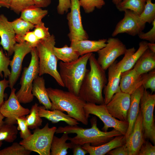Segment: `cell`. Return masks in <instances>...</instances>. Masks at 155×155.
Masks as SVG:
<instances>
[{
  "label": "cell",
  "mask_w": 155,
  "mask_h": 155,
  "mask_svg": "<svg viewBox=\"0 0 155 155\" xmlns=\"http://www.w3.org/2000/svg\"><path fill=\"white\" fill-rule=\"evenodd\" d=\"M88 61L90 69L87 70L78 95L86 102L104 104L102 92L107 82L105 71L98 64L93 53Z\"/></svg>",
  "instance_id": "1"
},
{
  "label": "cell",
  "mask_w": 155,
  "mask_h": 155,
  "mask_svg": "<svg viewBox=\"0 0 155 155\" xmlns=\"http://www.w3.org/2000/svg\"><path fill=\"white\" fill-rule=\"evenodd\" d=\"M90 122L91 127L90 128H83L78 125L60 126L57 128L55 133H75V136L69 138L68 140L73 144L82 146L89 143L94 146L103 144L116 136L123 135L119 131L114 129L109 131L100 130L97 127L96 117H93L91 119Z\"/></svg>",
  "instance_id": "2"
},
{
  "label": "cell",
  "mask_w": 155,
  "mask_h": 155,
  "mask_svg": "<svg viewBox=\"0 0 155 155\" xmlns=\"http://www.w3.org/2000/svg\"><path fill=\"white\" fill-rule=\"evenodd\" d=\"M51 103V110L65 111L71 117L87 125L89 117L84 109L86 102L79 95L69 91L49 88H46Z\"/></svg>",
  "instance_id": "3"
},
{
  "label": "cell",
  "mask_w": 155,
  "mask_h": 155,
  "mask_svg": "<svg viewBox=\"0 0 155 155\" xmlns=\"http://www.w3.org/2000/svg\"><path fill=\"white\" fill-rule=\"evenodd\" d=\"M92 53L81 56L77 59L68 63L61 61L59 74L68 91L78 95L79 90L87 69L86 66Z\"/></svg>",
  "instance_id": "4"
},
{
  "label": "cell",
  "mask_w": 155,
  "mask_h": 155,
  "mask_svg": "<svg viewBox=\"0 0 155 155\" xmlns=\"http://www.w3.org/2000/svg\"><path fill=\"white\" fill-rule=\"evenodd\" d=\"M55 43V36L52 34L47 38L40 40L36 46L39 60V75L49 74L60 86L64 87L57 69L58 60L54 52Z\"/></svg>",
  "instance_id": "5"
},
{
  "label": "cell",
  "mask_w": 155,
  "mask_h": 155,
  "mask_svg": "<svg viewBox=\"0 0 155 155\" xmlns=\"http://www.w3.org/2000/svg\"><path fill=\"white\" fill-rule=\"evenodd\" d=\"M57 128L55 126L49 127L47 123L42 128L34 129L33 134L19 143L26 149L40 155H50L51 145Z\"/></svg>",
  "instance_id": "6"
},
{
  "label": "cell",
  "mask_w": 155,
  "mask_h": 155,
  "mask_svg": "<svg viewBox=\"0 0 155 155\" xmlns=\"http://www.w3.org/2000/svg\"><path fill=\"white\" fill-rule=\"evenodd\" d=\"M31 58L28 67L23 69L20 84L21 87L16 93L20 103L27 104L33 100L34 96L32 93L33 83L34 79L39 75V60L36 47L31 51Z\"/></svg>",
  "instance_id": "7"
},
{
  "label": "cell",
  "mask_w": 155,
  "mask_h": 155,
  "mask_svg": "<svg viewBox=\"0 0 155 155\" xmlns=\"http://www.w3.org/2000/svg\"><path fill=\"white\" fill-rule=\"evenodd\" d=\"M155 106V94L150 93L145 89L141 98L140 109L142 116L145 139L155 144V124L154 111Z\"/></svg>",
  "instance_id": "8"
},
{
  "label": "cell",
  "mask_w": 155,
  "mask_h": 155,
  "mask_svg": "<svg viewBox=\"0 0 155 155\" xmlns=\"http://www.w3.org/2000/svg\"><path fill=\"white\" fill-rule=\"evenodd\" d=\"M84 109L89 117L90 114L93 115L102 121L104 125L102 129V131H107L109 128L112 127L123 135L126 134L128 126V121H121L113 117L107 111L105 105L86 102Z\"/></svg>",
  "instance_id": "9"
},
{
  "label": "cell",
  "mask_w": 155,
  "mask_h": 155,
  "mask_svg": "<svg viewBox=\"0 0 155 155\" xmlns=\"http://www.w3.org/2000/svg\"><path fill=\"white\" fill-rule=\"evenodd\" d=\"M127 49L125 45L119 38H109L105 46L97 52V62L106 71L117 58L124 54Z\"/></svg>",
  "instance_id": "10"
},
{
  "label": "cell",
  "mask_w": 155,
  "mask_h": 155,
  "mask_svg": "<svg viewBox=\"0 0 155 155\" xmlns=\"http://www.w3.org/2000/svg\"><path fill=\"white\" fill-rule=\"evenodd\" d=\"M70 0V11L67 16L69 29L68 36L70 41L88 39V35L82 24L79 1Z\"/></svg>",
  "instance_id": "11"
},
{
  "label": "cell",
  "mask_w": 155,
  "mask_h": 155,
  "mask_svg": "<svg viewBox=\"0 0 155 155\" xmlns=\"http://www.w3.org/2000/svg\"><path fill=\"white\" fill-rule=\"evenodd\" d=\"M124 12V17L117 24L112 34L113 37L123 33L134 36L142 32L145 28L146 24L141 20L139 15L128 9Z\"/></svg>",
  "instance_id": "12"
},
{
  "label": "cell",
  "mask_w": 155,
  "mask_h": 155,
  "mask_svg": "<svg viewBox=\"0 0 155 155\" xmlns=\"http://www.w3.org/2000/svg\"><path fill=\"white\" fill-rule=\"evenodd\" d=\"M11 90L9 98L0 108V112L6 118L5 123L15 124L17 123V118L28 115L30 110L21 105L16 95V89L13 88Z\"/></svg>",
  "instance_id": "13"
},
{
  "label": "cell",
  "mask_w": 155,
  "mask_h": 155,
  "mask_svg": "<svg viewBox=\"0 0 155 155\" xmlns=\"http://www.w3.org/2000/svg\"><path fill=\"white\" fill-rule=\"evenodd\" d=\"M32 48L25 42L16 43L14 48V55L9 65L11 70L9 76V87L12 89L20 76L24 58L31 52Z\"/></svg>",
  "instance_id": "14"
},
{
  "label": "cell",
  "mask_w": 155,
  "mask_h": 155,
  "mask_svg": "<svg viewBox=\"0 0 155 155\" xmlns=\"http://www.w3.org/2000/svg\"><path fill=\"white\" fill-rule=\"evenodd\" d=\"M130 103V95L122 92L116 93L106 105V108L114 118L127 121V115Z\"/></svg>",
  "instance_id": "15"
},
{
  "label": "cell",
  "mask_w": 155,
  "mask_h": 155,
  "mask_svg": "<svg viewBox=\"0 0 155 155\" xmlns=\"http://www.w3.org/2000/svg\"><path fill=\"white\" fill-rule=\"evenodd\" d=\"M142 122V116L140 109L133 130L126 140L129 155H137L142 144L145 141Z\"/></svg>",
  "instance_id": "16"
},
{
  "label": "cell",
  "mask_w": 155,
  "mask_h": 155,
  "mask_svg": "<svg viewBox=\"0 0 155 155\" xmlns=\"http://www.w3.org/2000/svg\"><path fill=\"white\" fill-rule=\"evenodd\" d=\"M16 36L10 22L4 14H0V44L7 52L8 57L14 53V46L16 43Z\"/></svg>",
  "instance_id": "17"
},
{
  "label": "cell",
  "mask_w": 155,
  "mask_h": 155,
  "mask_svg": "<svg viewBox=\"0 0 155 155\" xmlns=\"http://www.w3.org/2000/svg\"><path fill=\"white\" fill-rule=\"evenodd\" d=\"M147 73L139 74L133 68L121 73L119 84L121 91L131 94L143 86Z\"/></svg>",
  "instance_id": "18"
},
{
  "label": "cell",
  "mask_w": 155,
  "mask_h": 155,
  "mask_svg": "<svg viewBox=\"0 0 155 155\" xmlns=\"http://www.w3.org/2000/svg\"><path fill=\"white\" fill-rule=\"evenodd\" d=\"M117 63L115 61L108 69L107 82L103 91L105 105L110 101L115 94L121 91L119 84L121 72L118 69Z\"/></svg>",
  "instance_id": "19"
},
{
  "label": "cell",
  "mask_w": 155,
  "mask_h": 155,
  "mask_svg": "<svg viewBox=\"0 0 155 155\" xmlns=\"http://www.w3.org/2000/svg\"><path fill=\"white\" fill-rule=\"evenodd\" d=\"M148 48V42L142 41L139 43V47L136 51L134 47L127 49L122 59L116 64L121 73L132 69L143 53Z\"/></svg>",
  "instance_id": "20"
},
{
  "label": "cell",
  "mask_w": 155,
  "mask_h": 155,
  "mask_svg": "<svg viewBox=\"0 0 155 155\" xmlns=\"http://www.w3.org/2000/svg\"><path fill=\"white\" fill-rule=\"evenodd\" d=\"M144 88L140 86L130 94V103L127 115L128 129L125 135L126 140L131 133L140 110V102Z\"/></svg>",
  "instance_id": "21"
},
{
  "label": "cell",
  "mask_w": 155,
  "mask_h": 155,
  "mask_svg": "<svg viewBox=\"0 0 155 155\" xmlns=\"http://www.w3.org/2000/svg\"><path fill=\"white\" fill-rule=\"evenodd\" d=\"M126 143L124 135L115 137L113 139L103 144L98 146H91L90 144H86L82 146L90 155H104L110 151L121 146Z\"/></svg>",
  "instance_id": "22"
},
{
  "label": "cell",
  "mask_w": 155,
  "mask_h": 155,
  "mask_svg": "<svg viewBox=\"0 0 155 155\" xmlns=\"http://www.w3.org/2000/svg\"><path fill=\"white\" fill-rule=\"evenodd\" d=\"M106 41L105 39L97 40H73L71 41L70 46L78 51L81 56L88 53L97 52L105 46Z\"/></svg>",
  "instance_id": "23"
},
{
  "label": "cell",
  "mask_w": 155,
  "mask_h": 155,
  "mask_svg": "<svg viewBox=\"0 0 155 155\" xmlns=\"http://www.w3.org/2000/svg\"><path fill=\"white\" fill-rule=\"evenodd\" d=\"M38 112L41 117L45 118L53 123L63 121L69 125H76L79 124L76 120L59 110H49L46 109L43 106H38Z\"/></svg>",
  "instance_id": "24"
},
{
  "label": "cell",
  "mask_w": 155,
  "mask_h": 155,
  "mask_svg": "<svg viewBox=\"0 0 155 155\" xmlns=\"http://www.w3.org/2000/svg\"><path fill=\"white\" fill-rule=\"evenodd\" d=\"M32 93L37 98L40 103L46 109H51V103L45 86V80L43 77L38 75L34 80Z\"/></svg>",
  "instance_id": "25"
},
{
  "label": "cell",
  "mask_w": 155,
  "mask_h": 155,
  "mask_svg": "<svg viewBox=\"0 0 155 155\" xmlns=\"http://www.w3.org/2000/svg\"><path fill=\"white\" fill-rule=\"evenodd\" d=\"M133 68L139 74L147 73L155 69V53L148 48L143 53Z\"/></svg>",
  "instance_id": "26"
},
{
  "label": "cell",
  "mask_w": 155,
  "mask_h": 155,
  "mask_svg": "<svg viewBox=\"0 0 155 155\" xmlns=\"http://www.w3.org/2000/svg\"><path fill=\"white\" fill-rule=\"evenodd\" d=\"M69 137L68 134L63 133L60 137L54 135L50 148V155H66L68 153L67 150L72 149L73 144L67 143Z\"/></svg>",
  "instance_id": "27"
},
{
  "label": "cell",
  "mask_w": 155,
  "mask_h": 155,
  "mask_svg": "<svg viewBox=\"0 0 155 155\" xmlns=\"http://www.w3.org/2000/svg\"><path fill=\"white\" fill-rule=\"evenodd\" d=\"M48 13L47 10L34 6L22 11L20 18L35 25L41 22Z\"/></svg>",
  "instance_id": "28"
},
{
  "label": "cell",
  "mask_w": 155,
  "mask_h": 155,
  "mask_svg": "<svg viewBox=\"0 0 155 155\" xmlns=\"http://www.w3.org/2000/svg\"><path fill=\"white\" fill-rule=\"evenodd\" d=\"M54 52L58 60L64 63H68L78 59L80 55L79 52L72 47L65 44L61 48L55 46Z\"/></svg>",
  "instance_id": "29"
},
{
  "label": "cell",
  "mask_w": 155,
  "mask_h": 155,
  "mask_svg": "<svg viewBox=\"0 0 155 155\" xmlns=\"http://www.w3.org/2000/svg\"><path fill=\"white\" fill-rule=\"evenodd\" d=\"M146 1V0H123L116 6L119 11H124L128 9L139 15L144 10Z\"/></svg>",
  "instance_id": "30"
},
{
  "label": "cell",
  "mask_w": 155,
  "mask_h": 155,
  "mask_svg": "<svg viewBox=\"0 0 155 155\" xmlns=\"http://www.w3.org/2000/svg\"><path fill=\"white\" fill-rule=\"evenodd\" d=\"M18 130L14 124L5 123L0 127V141L13 142L17 137Z\"/></svg>",
  "instance_id": "31"
},
{
  "label": "cell",
  "mask_w": 155,
  "mask_h": 155,
  "mask_svg": "<svg viewBox=\"0 0 155 155\" xmlns=\"http://www.w3.org/2000/svg\"><path fill=\"white\" fill-rule=\"evenodd\" d=\"M10 22L16 34V39L23 36L35 27V25L20 17Z\"/></svg>",
  "instance_id": "32"
},
{
  "label": "cell",
  "mask_w": 155,
  "mask_h": 155,
  "mask_svg": "<svg viewBox=\"0 0 155 155\" xmlns=\"http://www.w3.org/2000/svg\"><path fill=\"white\" fill-rule=\"evenodd\" d=\"M38 104L35 103L32 106L29 114L26 117L29 129H35L42 125V120L38 114Z\"/></svg>",
  "instance_id": "33"
},
{
  "label": "cell",
  "mask_w": 155,
  "mask_h": 155,
  "mask_svg": "<svg viewBox=\"0 0 155 155\" xmlns=\"http://www.w3.org/2000/svg\"><path fill=\"white\" fill-rule=\"evenodd\" d=\"M139 17L145 24H151L155 20V4L152 2V0H146L144 10Z\"/></svg>",
  "instance_id": "34"
},
{
  "label": "cell",
  "mask_w": 155,
  "mask_h": 155,
  "mask_svg": "<svg viewBox=\"0 0 155 155\" xmlns=\"http://www.w3.org/2000/svg\"><path fill=\"white\" fill-rule=\"evenodd\" d=\"M31 152L19 143L15 142L11 146L0 150V155H30Z\"/></svg>",
  "instance_id": "35"
},
{
  "label": "cell",
  "mask_w": 155,
  "mask_h": 155,
  "mask_svg": "<svg viewBox=\"0 0 155 155\" xmlns=\"http://www.w3.org/2000/svg\"><path fill=\"white\" fill-rule=\"evenodd\" d=\"M80 6L85 13L92 12L95 8L100 9L105 4L104 0H79Z\"/></svg>",
  "instance_id": "36"
},
{
  "label": "cell",
  "mask_w": 155,
  "mask_h": 155,
  "mask_svg": "<svg viewBox=\"0 0 155 155\" xmlns=\"http://www.w3.org/2000/svg\"><path fill=\"white\" fill-rule=\"evenodd\" d=\"M34 6L33 0H12L9 8L19 14L24 10Z\"/></svg>",
  "instance_id": "37"
},
{
  "label": "cell",
  "mask_w": 155,
  "mask_h": 155,
  "mask_svg": "<svg viewBox=\"0 0 155 155\" xmlns=\"http://www.w3.org/2000/svg\"><path fill=\"white\" fill-rule=\"evenodd\" d=\"M11 60L10 58L5 55L3 49H0V77H3L2 73H4V78H7L10 75L11 71L8 68Z\"/></svg>",
  "instance_id": "38"
},
{
  "label": "cell",
  "mask_w": 155,
  "mask_h": 155,
  "mask_svg": "<svg viewBox=\"0 0 155 155\" xmlns=\"http://www.w3.org/2000/svg\"><path fill=\"white\" fill-rule=\"evenodd\" d=\"M17 127L18 130H20V137L22 139H25L32 134L29 129L25 116H21L16 118Z\"/></svg>",
  "instance_id": "39"
},
{
  "label": "cell",
  "mask_w": 155,
  "mask_h": 155,
  "mask_svg": "<svg viewBox=\"0 0 155 155\" xmlns=\"http://www.w3.org/2000/svg\"><path fill=\"white\" fill-rule=\"evenodd\" d=\"M33 31L39 40L45 39L51 35L49 31V28L46 27L44 23L42 22L35 25Z\"/></svg>",
  "instance_id": "40"
},
{
  "label": "cell",
  "mask_w": 155,
  "mask_h": 155,
  "mask_svg": "<svg viewBox=\"0 0 155 155\" xmlns=\"http://www.w3.org/2000/svg\"><path fill=\"white\" fill-rule=\"evenodd\" d=\"M16 40L18 43L25 42L33 48L36 47L40 40L36 37L33 31H29L23 36L16 38Z\"/></svg>",
  "instance_id": "41"
},
{
  "label": "cell",
  "mask_w": 155,
  "mask_h": 155,
  "mask_svg": "<svg viewBox=\"0 0 155 155\" xmlns=\"http://www.w3.org/2000/svg\"><path fill=\"white\" fill-rule=\"evenodd\" d=\"M146 89H149L152 93L155 91V69L147 73L145 80L143 85Z\"/></svg>",
  "instance_id": "42"
},
{
  "label": "cell",
  "mask_w": 155,
  "mask_h": 155,
  "mask_svg": "<svg viewBox=\"0 0 155 155\" xmlns=\"http://www.w3.org/2000/svg\"><path fill=\"white\" fill-rule=\"evenodd\" d=\"M155 155V146L145 140L140 147L137 155Z\"/></svg>",
  "instance_id": "43"
},
{
  "label": "cell",
  "mask_w": 155,
  "mask_h": 155,
  "mask_svg": "<svg viewBox=\"0 0 155 155\" xmlns=\"http://www.w3.org/2000/svg\"><path fill=\"white\" fill-rule=\"evenodd\" d=\"M152 27L147 32H141L137 35L142 39L147 40L150 42L155 43V20L152 22Z\"/></svg>",
  "instance_id": "44"
},
{
  "label": "cell",
  "mask_w": 155,
  "mask_h": 155,
  "mask_svg": "<svg viewBox=\"0 0 155 155\" xmlns=\"http://www.w3.org/2000/svg\"><path fill=\"white\" fill-rule=\"evenodd\" d=\"M59 3L57 7L58 13L63 15L68 12L71 6L70 0H58Z\"/></svg>",
  "instance_id": "45"
},
{
  "label": "cell",
  "mask_w": 155,
  "mask_h": 155,
  "mask_svg": "<svg viewBox=\"0 0 155 155\" xmlns=\"http://www.w3.org/2000/svg\"><path fill=\"white\" fill-rule=\"evenodd\" d=\"M107 154L109 155H129V152L125 143L110 151Z\"/></svg>",
  "instance_id": "46"
},
{
  "label": "cell",
  "mask_w": 155,
  "mask_h": 155,
  "mask_svg": "<svg viewBox=\"0 0 155 155\" xmlns=\"http://www.w3.org/2000/svg\"><path fill=\"white\" fill-rule=\"evenodd\" d=\"M9 87V81L5 78L0 81V108L4 102V91L5 89Z\"/></svg>",
  "instance_id": "47"
},
{
  "label": "cell",
  "mask_w": 155,
  "mask_h": 155,
  "mask_svg": "<svg viewBox=\"0 0 155 155\" xmlns=\"http://www.w3.org/2000/svg\"><path fill=\"white\" fill-rule=\"evenodd\" d=\"M73 155H85L88 152L82 147V145L78 144H73L72 148Z\"/></svg>",
  "instance_id": "48"
},
{
  "label": "cell",
  "mask_w": 155,
  "mask_h": 155,
  "mask_svg": "<svg viewBox=\"0 0 155 155\" xmlns=\"http://www.w3.org/2000/svg\"><path fill=\"white\" fill-rule=\"evenodd\" d=\"M35 5L40 8H44L49 6L51 3V0H33Z\"/></svg>",
  "instance_id": "49"
},
{
  "label": "cell",
  "mask_w": 155,
  "mask_h": 155,
  "mask_svg": "<svg viewBox=\"0 0 155 155\" xmlns=\"http://www.w3.org/2000/svg\"><path fill=\"white\" fill-rule=\"evenodd\" d=\"M12 0H0V7L9 8Z\"/></svg>",
  "instance_id": "50"
},
{
  "label": "cell",
  "mask_w": 155,
  "mask_h": 155,
  "mask_svg": "<svg viewBox=\"0 0 155 155\" xmlns=\"http://www.w3.org/2000/svg\"><path fill=\"white\" fill-rule=\"evenodd\" d=\"M148 49L152 52L155 53V43L153 42H148Z\"/></svg>",
  "instance_id": "51"
},
{
  "label": "cell",
  "mask_w": 155,
  "mask_h": 155,
  "mask_svg": "<svg viewBox=\"0 0 155 155\" xmlns=\"http://www.w3.org/2000/svg\"><path fill=\"white\" fill-rule=\"evenodd\" d=\"M5 117L0 112V127L4 123L3 119Z\"/></svg>",
  "instance_id": "52"
},
{
  "label": "cell",
  "mask_w": 155,
  "mask_h": 155,
  "mask_svg": "<svg viewBox=\"0 0 155 155\" xmlns=\"http://www.w3.org/2000/svg\"><path fill=\"white\" fill-rule=\"evenodd\" d=\"M123 0H112L113 3L116 5L121 2Z\"/></svg>",
  "instance_id": "53"
},
{
  "label": "cell",
  "mask_w": 155,
  "mask_h": 155,
  "mask_svg": "<svg viewBox=\"0 0 155 155\" xmlns=\"http://www.w3.org/2000/svg\"><path fill=\"white\" fill-rule=\"evenodd\" d=\"M2 141H0V148L2 146Z\"/></svg>",
  "instance_id": "54"
}]
</instances>
